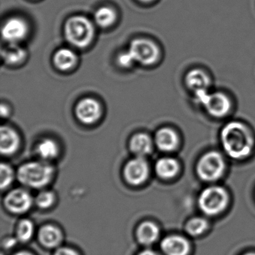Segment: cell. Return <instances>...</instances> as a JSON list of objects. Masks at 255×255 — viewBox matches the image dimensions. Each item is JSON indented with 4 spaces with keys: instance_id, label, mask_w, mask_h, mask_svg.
<instances>
[{
    "instance_id": "14",
    "label": "cell",
    "mask_w": 255,
    "mask_h": 255,
    "mask_svg": "<svg viewBox=\"0 0 255 255\" xmlns=\"http://www.w3.org/2000/svg\"><path fill=\"white\" fill-rule=\"evenodd\" d=\"M20 139L17 132L8 127L0 129V150L2 155L13 154L18 149Z\"/></svg>"
},
{
    "instance_id": "34",
    "label": "cell",
    "mask_w": 255,
    "mask_h": 255,
    "mask_svg": "<svg viewBox=\"0 0 255 255\" xmlns=\"http://www.w3.org/2000/svg\"><path fill=\"white\" fill-rule=\"evenodd\" d=\"M139 1L142 2H151L154 1V0H139Z\"/></svg>"
},
{
    "instance_id": "2",
    "label": "cell",
    "mask_w": 255,
    "mask_h": 255,
    "mask_svg": "<svg viewBox=\"0 0 255 255\" xmlns=\"http://www.w3.org/2000/svg\"><path fill=\"white\" fill-rule=\"evenodd\" d=\"M65 32L70 44L79 48H84L92 42L95 29L89 19L83 16H74L65 23Z\"/></svg>"
},
{
    "instance_id": "9",
    "label": "cell",
    "mask_w": 255,
    "mask_h": 255,
    "mask_svg": "<svg viewBox=\"0 0 255 255\" xmlns=\"http://www.w3.org/2000/svg\"><path fill=\"white\" fill-rule=\"evenodd\" d=\"M76 116L82 123L91 125L98 122L101 116L99 103L93 98H85L77 104Z\"/></svg>"
},
{
    "instance_id": "4",
    "label": "cell",
    "mask_w": 255,
    "mask_h": 255,
    "mask_svg": "<svg viewBox=\"0 0 255 255\" xmlns=\"http://www.w3.org/2000/svg\"><path fill=\"white\" fill-rule=\"evenodd\" d=\"M197 104L204 107L207 114L216 119H222L229 114L232 107L229 97L223 92H213L208 91L194 94Z\"/></svg>"
},
{
    "instance_id": "12",
    "label": "cell",
    "mask_w": 255,
    "mask_h": 255,
    "mask_svg": "<svg viewBox=\"0 0 255 255\" xmlns=\"http://www.w3.org/2000/svg\"><path fill=\"white\" fill-rule=\"evenodd\" d=\"M186 88L193 94L208 91L211 84L210 76L201 68H193L188 71L185 77Z\"/></svg>"
},
{
    "instance_id": "33",
    "label": "cell",
    "mask_w": 255,
    "mask_h": 255,
    "mask_svg": "<svg viewBox=\"0 0 255 255\" xmlns=\"http://www.w3.org/2000/svg\"><path fill=\"white\" fill-rule=\"evenodd\" d=\"M14 255H31L30 253H29V252H18V253L15 254Z\"/></svg>"
},
{
    "instance_id": "13",
    "label": "cell",
    "mask_w": 255,
    "mask_h": 255,
    "mask_svg": "<svg viewBox=\"0 0 255 255\" xmlns=\"http://www.w3.org/2000/svg\"><path fill=\"white\" fill-rule=\"evenodd\" d=\"M155 142L159 150L170 152L177 148L180 141L178 135L174 129L171 128H163L156 132Z\"/></svg>"
},
{
    "instance_id": "11",
    "label": "cell",
    "mask_w": 255,
    "mask_h": 255,
    "mask_svg": "<svg viewBox=\"0 0 255 255\" xmlns=\"http://www.w3.org/2000/svg\"><path fill=\"white\" fill-rule=\"evenodd\" d=\"M32 199L29 192L21 189H14L5 198V207L13 213H23L32 205Z\"/></svg>"
},
{
    "instance_id": "25",
    "label": "cell",
    "mask_w": 255,
    "mask_h": 255,
    "mask_svg": "<svg viewBox=\"0 0 255 255\" xmlns=\"http://www.w3.org/2000/svg\"><path fill=\"white\" fill-rule=\"evenodd\" d=\"M208 227L207 221L202 218H193L186 224V229L189 234L198 236L204 233Z\"/></svg>"
},
{
    "instance_id": "19",
    "label": "cell",
    "mask_w": 255,
    "mask_h": 255,
    "mask_svg": "<svg viewBox=\"0 0 255 255\" xmlns=\"http://www.w3.org/2000/svg\"><path fill=\"white\" fill-rule=\"evenodd\" d=\"M159 234V228L155 224L144 222L137 230V238L141 244L150 245L157 240Z\"/></svg>"
},
{
    "instance_id": "31",
    "label": "cell",
    "mask_w": 255,
    "mask_h": 255,
    "mask_svg": "<svg viewBox=\"0 0 255 255\" xmlns=\"http://www.w3.org/2000/svg\"><path fill=\"white\" fill-rule=\"evenodd\" d=\"M138 255H159L153 251L146 250L141 252Z\"/></svg>"
},
{
    "instance_id": "1",
    "label": "cell",
    "mask_w": 255,
    "mask_h": 255,
    "mask_svg": "<svg viewBox=\"0 0 255 255\" xmlns=\"http://www.w3.org/2000/svg\"><path fill=\"white\" fill-rule=\"evenodd\" d=\"M221 142L228 156L236 159H244L253 148V135L243 122H228L221 131Z\"/></svg>"
},
{
    "instance_id": "26",
    "label": "cell",
    "mask_w": 255,
    "mask_h": 255,
    "mask_svg": "<svg viewBox=\"0 0 255 255\" xmlns=\"http://www.w3.org/2000/svg\"><path fill=\"white\" fill-rule=\"evenodd\" d=\"M0 175H1L0 185H1V189L3 190L4 189L8 187L11 184L13 179H14V174H13L12 169L9 165L2 163L1 165Z\"/></svg>"
},
{
    "instance_id": "8",
    "label": "cell",
    "mask_w": 255,
    "mask_h": 255,
    "mask_svg": "<svg viewBox=\"0 0 255 255\" xmlns=\"http://www.w3.org/2000/svg\"><path fill=\"white\" fill-rule=\"evenodd\" d=\"M27 33V23L19 17L8 19L2 26V38L8 44H17L26 38Z\"/></svg>"
},
{
    "instance_id": "27",
    "label": "cell",
    "mask_w": 255,
    "mask_h": 255,
    "mask_svg": "<svg viewBox=\"0 0 255 255\" xmlns=\"http://www.w3.org/2000/svg\"><path fill=\"white\" fill-rule=\"evenodd\" d=\"M55 196L53 192L44 191L41 192L36 198L37 205L41 208H48L54 202Z\"/></svg>"
},
{
    "instance_id": "5",
    "label": "cell",
    "mask_w": 255,
    "mask_h": 255,
    "mask_svg": "<svg viewBox=\"0 0 255 255\" xmlns=\"http://www.w3.org/2000/svg\"><path fill=\"white\" fill-rule=\"evenodd\" d=\"M228 195L225 189L212 186L204 189L198 199V204L203 212L207 215H216L222 212L228 204Z\"/></svg>"
},
{
    "instance_id": "29",
    "label": "cell",
    "mask_w": 255,
    "mask_h": 255,
    "mask_svg": "<svg viewBox=\"0 0 255 255\" xmlns=\"http://www.w3.org/2000/svg\"><path fill=\"white\" fill-rule=\"evenodd\" d=\"M55 255H79L74 249L70 248H60L55 252Z\"/></svg>"
},
{
    "instance_id": "30",
    "label": "cell",
    "mask_w": 255,
    "mask_h": 255,
    "mask_svg": "<svg viewBox=\"0 0 255 255\" xmlns=\"http://www.w3.org/2000/svg\"><path fill=\"white\" fill-rule=\"evenodd\" d=\"M8 111L9 110H8V107L4 105V104H2V106H1V116L3 118L6 117L8 116Z\"/></svg>"
},
{
    "instance_id": "16",
    "label": "cell",
    "mask_w": 255,
    "mask_h": 255,
    "mask_svg": "<svg viewBox=\"0 0 255 255\" xmlns=\"http://www.w3.org/2000/svg\"><path fill=\"white\" fill-rule=\"evenodd\" d=\"M129 147L131 151L137 156L142 157L151 152L153 147L151 138L147 134H135L131 138Z\"/></svg>"
},
{
    "instance_id": "21",
    "label": "cell",
    "mask_w": 255,
    "mask_h": 255,
    "mask_svg": "<svg viewBox=\"0 0 255 255\" xmlns=\"http://www.w3.org/2000/svg\"><path fill=\"white\" fill-rule=\"evenodd\" d=\"M2 56L7 63L16 65L25 59L26 51L17 44H9L2 48Z\"/></svg>"
},
{
    "instance_id": "18",
    "label": "cell",
    "mask_w": 255,
    "mask_h": 255,
    "mask_svg": "<svg viewBox=\"0 0 255 255\" xmlns=\"http://www.w3.org/2000/svg\"><path fill=\"white\" fill-rule=\"evenodd\" d=\"M77 58L74 52L68 48H62L55 53L53 57L55 66L61 71H68L77 63Z\"/></svg>"
},
{
    "instance_id": "15",
    "label": "cell",
    "mask_w": 255,
    "mask_h": 255,
    "mask_svg": "<svg viewBox=\"0 0 255 255\" xmlns=\"http://www.w3.org/2000/svg\"><path fill=\"white\" fill-rule=\"evenodd\" d=\"M162 251L167 255H186L189 251V245L184 238L177 236H171L162 240Z\"/></svg>"
},
{
    "instance_id": "32",
    "label": "cell",
    "mask_w": 255,
    "mask_h": 255,
    "mask_svg": "<svg viewBox=\"0 0 255 255\" xmlns=\"http://www.w3.org/2000/svg\"><path fill=\"white\" fill-rule=\"evenodd\" d=\"M14 243H15V240L14 239H11L5 243V247H11L14 246Z\"/></svg>"
},
{
    "instance_id": "35",
    "label": "cell",
    "mask_w": 255,
    "mask_h": 255,
    "mask_svg": "<svg viewBox=\"0 0 255 255\" xmlns=\"http://www.w3.org/2000/svg\"><path fill=\"white\" fill-rule=\"evenodd\" d=\"M245 255H255V254H246Z\"/></svg>"
},
{
    "instance_id": "22",
    "label": "cell",
    "mask_w": 255,
    "mask_h": 255,
    "mask_svg": "<svg viewBox=\"0 0 255 255\" xmlns=\"http://www.w3.org/2000/svg\"><path fill=\"white\" fill-rule=\"evenodd\" d=\"M36 152L40 157L45 160L53 159L59 154V147L53 140L45 138L38 143Z\"/></svg>"
},
{
    "instance_id": "24",
    "label": "cell",
    "mask_w": 255,
    "mask_h": 255,
    "mask_svg": "<svg viewBox=\"0 0 255 255\" xmlns=\"http://www.w3.org/2000/svg\"><path fill=\"white\" fill-rule=\"evenodd\" d=\"M34 233L33 224L28 219H23L19 223L17 230V237L20 241L26 242L32 238Z\"/></svg>"
},
{
    "instance_id": "3",
    "label": "cell",
    "mask_w": 255,
    "mask_h": 255,
    "mask_svg": "<svg viewBox=\"0 0 255 255\" xmlns=\"http://www.w3.org/2000/svg\"><path fill=\"white\" fill-rule=\"evenodd\" d=\"M53 174V167L41 162L24 164L17 172L19 180L25 186L32 188L44 187L51 180Z\"/></svg>"
},
{
    "instance_id": "7",
    "label": "cell",
    "mask_w": 255,
    "mask_h": 255,
    "mask_svg": "<svg viewBox=\"0 0 255 255\" xmlns=\"http://www.w3.org/2000/svg\"><path fill=\"white\" fill-rule=\"evenodd\" d=\"M129 52L135 62L144 65L154 64L159 59V50L156 44L147 39H135L131 42Z\"/></svg>"
},
{
    "instance_id": "17",
    "label": "cell",
    "mask_w": 255,
    "mask_h": 255,
    "mask_svg": "<svg viewBox=\"0 0 255 255\" xmlns=\"http://www.w3.org/2000/svg\"><path fill=\"white\" fill-rule=\"evenodd\" d=\"M38 239L43 246L54 248L60 243L62 234L60 231L53 225H45L40 229Z\"/></svg>"
},
{
    "instance_id": "20",
    "label": "cell",
    "mask_w": 255,
    "mask_h": 255,
    "mask_svg": "<svg viewBox=\"0 0 255 255\" xmlns=\"http://www.w3.org/2000/svg\"><path fill=\"white\" fill-rule=\"evenodd\" d=\"M178 162L172 158H162L156 162V173L162 178H171L174 177L178 172Z\"/></svg>"
},
{
    "instance_id": "10",
    "label": "cell",
    "mask_w": 255,
    "mask_h": 255,
    "mask_svg": "<svg viewBox=\"0 0 255 255\" xmlns=\"http://www.w3.org/2000/svg\"><path fill=\"white\" fill-rule=\"evenodd\" d=\"M148 174L147 162L139 156L129 160L125 166V179L130 184L138 185L144 183L147 180Z\"/></svg>"
},
{
    "instance_id": "28",
    "label": "cell",
    "mask_w": 255,
    "mask_h": 255,
    "mask_svg": "<svg viewBox=\"0 0 255 255\" xmlns=\"http://www.w3.org/2000/svg\"><path fill=\"white\" fill-rule=\"evenodd\" d=\"M135 62V59L132 57V54L129 50L121 53L118 57V62L121 66L124 67V68L130 67Z\"/></svg>"
},
{
    "instance_id": "6",
    "label": "cell",
    "mask_w": 255,
    "mask_h": 255,
    "mask_svg": "<svg viewBox=\"0 0 255 255\" xmlns=\"http://www.w3.org/2000/svg\"><path fill=\"white\" fill-rule=\"evenodd\" d=\"M225 168V162L220 153L210 151L200 159L197 165V173L200 178L213 181L219 178Z\"/></svg>"
},
{
    "instance_id": "23",
    "label": "cell",
    "mask_w": 255,
    "mask_h": 255,
    "mask_svg": "<svg viewBox=\"0 0 255 255\" xmlns=\"http://www.w3.org/2000/svg\"><path fill=\"white\" fill-rule=\"evenodd\" d=\"M116 14L114 10L109 7H102L95 12V20L98 26L103 28L109 27L114 23Z\"/></svg>"
}]
</instances>
